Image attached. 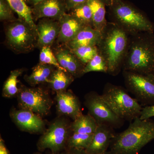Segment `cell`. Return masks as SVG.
<instances>
[{
  "label": "cell",
  "mask_w": 154,
  "mask_h": 154,
  "mask_svg": "<svg viewBox=\"0 0 154 154\" xmlns=\"http://www.w3.org/2000/svg\"><path fill=\"white\" fill-rule=\"evenodd\" d=\"M11 8L18 15L19 18L24 19L37 31L36 24H35L32 16L30 7L27 5L25 0H6Z\"/></svg>",
  "instance_id": "obj_23"
},
{
  "label": "cell",
  "mask_w": 154,
  "mask_h": 154,
  "mask_svg": "<svg viewBox=\"0 0 154 154\" xmlns=\"http://www.w3.org/2000/svg\"><path fill=\"white\" fill-rule=\"evenodd\" d=\"M130 38V35L118 25L107 22L97 47L107 63L108 74L116 76L122 70Z\"/></svg>",
  "instance_id": "obj_1"
},
{
  "label": "cell",
  "mask_w": 154,
  "mask_h": 154,
  "mask_svg": "<svg viewBox=\"0 0 154 154\" xmlns=\"http://www.w3.org/2000/svg\"><path fill=\"white\" fill-rule=\"evenodd\" d=\"M69 128L63 120H57L51 125L37 143L39 150L48 149L53 153L64 148L69 137Z\"/></svg>",
  "instance_id": "obj_10"
},
{
  "label": "cell",
  "mask_w": 154,
  "mask_h": 154,
  "mask_svg": "<svg viewBox=\"0 0 154 154\" xmlns=\"http://www.w3.org/2000/svg\"><path fill=\"white\" fill-rule=\"evenodd\" d=\"M101 154H116L115 153H113V152L110 151H107Z\"/></svg>",
  "instance_id": "obj_37"
},
{
  "label": "cell",
  "mask_w": 154,
  "mask_h": 154,
  "mask_svg": "<svg viewBox=\"0 0 154 154\" xmlns=\"http://www.w3.org/2000/svg\"><path fill=\"white\" fill-rule=\"evenodd\" d=\"M38 41L37 47L39 49L48 46L51 47L56 42L60 31L59 21L48 18L38 20L36 24Z\"/></svg>",
  "instance_id": "obj_12"
},
{
  "label": "cell",
  "mask_w": 154,
  "mask_h": 154,
  "mask_svg": "<svg viewBox=\"0 0 154 154\" xmlns=\"http://www.w3.org/2000/svg\"><path fill=\"white\" fill-rule=\"evenodd\" d=\"M69 11V14L75 17L83 25L94 28L92 11L88 2L77 6Z\"/></svg>",
  "instance_id": "obj_24"
},
{
  "label": "cell",
  "mask_w": 154,
  "mask_h": 154,
  "mask_svg": "<svg viewBox=\"0 0 154 154\" xmlns=\"http://www.w3.org/2000/svg\"><path fill=\"white\" fill-rule=\"evenodd\" d=\"M88 0H66L67 11L88 2Z\"/></svg>",
  "instance_id": "obj_32"
},
{
  "label": "cell",
  "mask_w": 154,
  "mask_h": 154,
  "mask_svg": "<svg viewBox=\"0 0 154 154\" xmlns=\"http://www.w3.org/2000/svg\"><path fill=\"white\" fill-rule=\"evenodd\" d=\"M102 37V32L90 26L83 27L72 40L66 45L70 49L83 46H96Z\"/></svg>",
  "instance_id": "obj_18"
},
{
  "label": "cell",
  "mask_w": 154,
  "mask_h": 154,
  "mask_svg": "<svg viewBox=\"0 0 154 154\" xmlns=\"http://www.w3.org/2000/svg\"><path fill=\"white\" fill-rule=\"evenodd\" d=\"M71 50L85 66L98 53L96 46H80Z\"/></svg>",
  "instance_id": "obj_27"
},
{
  "label": "cell",
  "mask_w": 154,
  "mask_h": 154,
  "mask_svg": "<svg viewBox=\"0 0 154 154\" xmlns=\"http://www.w3.org/2000/svg\"><path fill=\"white\" fill-rule=\"evenodd\" d=\"M17 94L21 109L30 110L40 117L49 113L52 100L48 92L43 88L22 87Z\"/></svg>",
  "instance_id": "obj_8"
},
{
  "label": "cell",
  "mask_w": 154,
  "mask_h": 154,
  "mask_svg": "<svg viewBox=\"0 0 154 154\" xmlns=\"http://www.w3.org/2000/svg\"><path fill=\"white\" fill-rule=\"evenodd\" d=\"M154 117V105L143 107L140 118L141 119H149Z\"/></svg>",
  "instance_id": "obj_31"
},
{
  "label": "cell",
  "mask_w": 154,
  "mask_h": 154,
  "mask_svg": "<svg viewBox=\"0 0 154 154\" xmlns=\"http://www.w3.org/2000/svg\"><path fill=\"white\" fill-rule=\"evenodd\" d=\"M0 154H10V152L5 144V142L2 137L0 139Z\"/></svg>",
  "instance_id": "obj_33"
},
{
  "label": "cell",
  "mask_w": 154,
  "mask_h": 154,
  "mask_svg": "<svg viewBox=\"0 0 154 154\" xmlns=\"http://www.w3.org/2000/svg\"><path fill=\"white\" fill-rule=\"evenodd\" d=\"M68 154H89L85 149L71 148L69 149Z\"/></svg>",
  "instance_id": "obj_34"
},
{
  "label": "cell",
  "mask_w": 154,
  "mask_h": 154,
  "mask_svg": "<svg viewBox=\"0 0 154 154\" xmlns=\"http://www.w3.org/2000/svg\"><path fill=\"white\" fill-rule=\"evenodd\" d=\"M56 100L60 114L67 116L74 120L82 115L79 101L71 91L57 92Z\"/></svg>",
  "instance_id": "obj_14"
},
{
  "label": "cell",
  "mask_w": 154,
  "mask_h": 154,
  "mask_svg": "<svg viewBox=\"0 0 154 154\" xmlns=\"http://www.w3.org/2000/svg\"><path fill=\"white\" fill-rule=\"evenodd\" d=\"M122 71L154 74V33L141 32L130 36Z\"/></svg>",
  "instance_id": "obj_2"
},
{
  "label": "cell",
  "mask_w": 154,
  "mask_h": 154,
  "mask_svg": "<svg viewBox=\"0 0 154 154\" xmlns=\"http://www.w3.org/2000/svg\"><path fill=\"white\" fill-rule=\"evenodd\" d=\"M56 68L54 66L39 63L33 68L31 74L25 76V79L33 87L42 83H49L51 76Z\"/></svg>",
  "instance_id": "obj_19"
},
{
  "label": "cell",
  "mask_w": 154,
  "mask_h": 154,
  "mask_svg": "<svg viewBox=\"0 0 154 154\" xmlns=\"http://www.w3.org/2000/svg\"><path fill=\"white\" fill-rule=\"evenodd\" d=\"M116 134L114 128L104 125H98L86 152L89 154H101L107 151Z\"/></svg>",
  "instance_id": "obj_15"
},
{
  "label": "cell",
  "mask_w": 154,
  "mask_h": 154,
  "mask_svg": "<svg viewBox=\"0 0 154 154\" xmlns=\"http://www.w3.org/2000/svg\"><path fill=\"white\" fill-rule=\"evenodd\" d=\"M34 154H40V153H36Z\"/></svg>",
  "instance_id": "obj_39"
},
{
  "label": "cell",
  "mask_w": 154,
  "mask_h": 154,
  "mask_svg": "<svg viewBox=\"0 0 154 154\" xmlns=\"http://www.w3.org/2000/svg\"><path fill=\"white\" fill-rule=\"evenodd\" d=\"M74 79V77L68 72L56 68L51 76L48 84L53 91L60 92L66 91Z\"/></svg>",
  "instance_id": "obj_21"
},
{
  "label": "cell",
  "mask_w": 154,
  "mask_h": 154,
  "mask_svg": "<svg viewBox=\"0 0 154 154\" xmlns=\"http://www.w3.org/2000/svg\"><path fill=\"white\" fill-rule=\"evenodd\" d=\"M154 139V121L135 119L128 128L113 138L110 148L116 154H138Z\"/></svg>",
  "instance_id": "obj_3"
},
{
  "label": "cell",
  "mask_w": 154,
  "mask_h": 154,
  "mask_svg": "<svg viewBox=\"0 0 154 154\" xmlns=\"http://www.w3.org/2000/svg\"><path fill=\"white\" fill-rule=\"evenodd\" d=\"M11 114L18 126L28 132H39L44 127V122L41 117L30 110L21 109L15 110Z\"/></svg>",
  "instance_id": "obj_16"
},
{
  "label": "cell",
  "mask_w": 154,
  "mask_h": 154,
  "mask_svg": "<svg viewBox=\"0 0 154 154\" xmlns=\"http://www.w3.org/2000/svg\"><path fill=\"white\" fill-rule=\"evenodd\" d=\"M93 134L77 133L73 132L72 134L70 136L67 141L69 149L75 148L86 150L91 143Z\"/></svg>",
  "instance_id": "obj_26"
},
{
  "label": "cell",
  "mask_w": 154,
  "mask_h": 154,
  "mask_svg": "<svg viewBox=\"0 0 154 154\" xmlns=\"http://www.w3.org/2000/svg\"><path fill=\"white\" fill-rule=\"evenodd\" d=\"M30 8L34 22L43 18L59 21L67 11L66 0H45Z\"/></svg>",
  "instance_id": "obj_11"
},
{
  "label": "cell",
  "mask_w": 154,
  "mask_h": 154,
  "mask_svg": "<svg viewBox=\"0 0 154 154\" xmlns=\"http://www.w3.org/2000/svg\"><path fill=\"white\" fill-rule=\"evenodd\" d=\"M92 72L107 73V63L104 58L99 52L85 66L84 74Z\"/></svg>",
  "instance_id": "obj_28"
},
{
  "label": "cell",
  "mask_w": 154,
  "mask_h": 154,
  "mask_svg": "<svg viewBox=\"0 0 154 154\" xmlns=\"http://www.w3.org/2000/svg\"><path fill=\"white\" fill-rule=\"evenodd\" d=\"M53 52L60 65L75 79L85 75V66L66 45H58Z\"/></svg>",
  "instance_id": "obj_13"
},
{
  "label": "cell",
  "mask_w": 154,
  "mask_h": 154,
  "mask_svg": "<svg viewBox=\"0 0 154 154\" xmlns=\"http://www.w3.org/2000/svg\"><path fill=\"white\" fill-rule=\"evenodd\" d=\"M5 34V45L16 54L28 53L37 47V31L24 19L7 22Z\"/></svg>",
  "instance_id": "obj_6"
},
{
  "label": "cell",
  "mask_w": 154,
  "mask_h": 154,
  "mask_svg": "<svg viewBox=\"0 0 154 154\" xmlns=\"http://www.w3.org/2000/svg\"><path fill=\"white\" fill-rule=\"evenodd\" d=\"M40 50L39 63L54 66L57 69L66 71L60 65L51 47L45 46L42 47Z\"/></svg>",
  "instance_id": "obj_29"
},
{
  "label": "cell",
  "mask_w": 154,
  "mask_h": 154,
  "mask_svg": "<svg viewBox=\"0 0 154 154\" xmlns=\"http://www.w3.org/2000/svg\"><path fill=\"white\" fill-rule=\"evenodd\" d=\"M89 114L93 116L98 125H104L114 128H120L124 120L119 117L102 98L95 92L87 94L85 102Z\"/></svg>",
  "instance_id": "obj_9"
},
{
  "label": "cell",
  "mask_w": 154,
  "mask_h": 154,
  "mask_svg": "<svg viewBox=\"0 0 154 154\" xmlns=\"http://www.w3.org/2000/svg\"><path fill=\"white\" fill-rule=\"evenodd\" d=\"M59 21L60 31L55 42L58 45H65L67 44L85 26L75 17L69 14H65Z\"/></svg>",
  "instance_id": "obj_17"
},
{
  "label": "cell",
  "mask_w": 154,
  "mask_h": 154,
  "mask_svg": "<svg viewBox=\"0 0 154 154\" xmlns=\"http://www.w3.org/2000/svg\"><path fill=\"white\" fill-rule=\"evenodd\" d=\"M123 87L107 83L101 95L119 117L124 121L132 122L140 117L143 107Z\"/></svg>",
  "instance_id": "obj_5"
},
{
  "label": "cell",
  "mask_w": 154,
  "mask_h": 154,
  "mask_svg": "<svg viewBox=\"0 0 154 154\" xmlns=\"http://www.w3.org/2000/svg\"><path fill=\"white\" fill-rule=\"evenodd\" d=\"M14 11L6 0H0V20L10 22L17 19L14 16Z\"/></svg>",
  "instance_id": "obj_30"
},
{
  "label": "cell",
  "mask_w": 154,
  "mask_h": 154,
  "mask_svg": "<svg viewBox=\"0 0 154 154\" xmlns=\"http://www.w3.org/2000/svg\"><path fill=\"white\" fill-rule=\"evenodd\" d=\"M23 69H19L11 72V74L5 82L3 89V95L6 97H13L18 94L19 90L17 88V84L19 81L18 77L23 73Z\"/></svg>",
  "instance_id": "obj_25"
},
{
  "label": "cell",
  "mask_w": 154,
  "mask_h": 154,
  "mask_svg": "<svg viewBox=\"0 0 154 154\" xmlns=\"http://www.w3.org/2000/svg\"><path fill=\"white\" fill-rule=\"evenodd\" d=\"M98 125L93 116L88 113L81 115L74 120L71 126L74 133L93 134L96 131Z\"/></svg>",
  "instance_id": "obj_22"
},
{
  "label": "cell",
  "mask_w": 154,
  "mask_h": 154,
  "mask_svg": "<svg viewBox=\"0 0 154 154\" xmlns=\"http://www.w3.org/2000/svg\"><path fill=\"white\" fill-rule=\"evenodd\" d=\"M93 15L94 28L101 32L107 25L105 4L101 0H88Z\"/></svg>",
  "instance_id": "obj_20"
},
{
  "label": "cell",
  "mask_w": 154,
  "mask_h": 154,
  "mask_svg": "<svg viewBox=\"0 0 154 154\" xmlns=\"http://www.w3.org/2000/svg\"><path fill=\"white\" fill-rule=\"evenodd\" d=\"M101 1L105 4V6L109 8V7L113 5L119 0H101Z\"/></svg>",
  "instance_id": "obj_36"
},
{
  "label": "cell",
  "mask_w": 154,
  "mask_h": 154,
  "mask_svg": "<svg viewBox=\"0 0 154 154\" xmlns=\"http://www.w3.org/2000/svg\"><path fill=\"white\" fill-rule=\"evenodd\" d=\"M45 1V0H25L27 5L30 7L36 5L37 4L44 2Z\"/></svg>",
  "instance_id": "obj_35"
},
{
  "label": "cell",
  "mask_w": 154,
  "mask_h": 154,
  "mask_svg": "<svg viewBox=\"0 0 154 154\" xmlns=\"http://www.w3.org/2000/svg\"><path fill=\"white\" fill-rule=\"evenodd\" d=\"M110 22L123 29L129 35L141 32L154 33V24L145 14L128 2L119 0L109 7Z\"/></svg>",
  "instance_id": "obj_4"
},
{
  "label": "cell",
  "mask_w": 154,
  "mask_h": 154,
  "mask_svg": "<svg viewBox=\"0 0 154 154\" xmlns=\"http://www.w3.org/2000/svg\"><path fill=\"white\" fill-rule=\"evenodd\" d=\"M128 91L144 106L154 105V74H141L122 71Z\"/></svg>",
  "instance_id": "obj_7"
},
{
  "label": "cell",
  "mask_w": 154,
  "mask_h": 154,
  "mask_svg": "<svg viewBox=\"0 0 154 154\" xmlns=\"http://www.w3.org/2000/svg\"><path fill=\"white\" fill-rule=\"evenodd\" d=\"M51 154H68V153L67 154L64 153H60V154L53 153H52Z\"/></svg>",
  "instance_id": "obj_38"
}]
</instances>
